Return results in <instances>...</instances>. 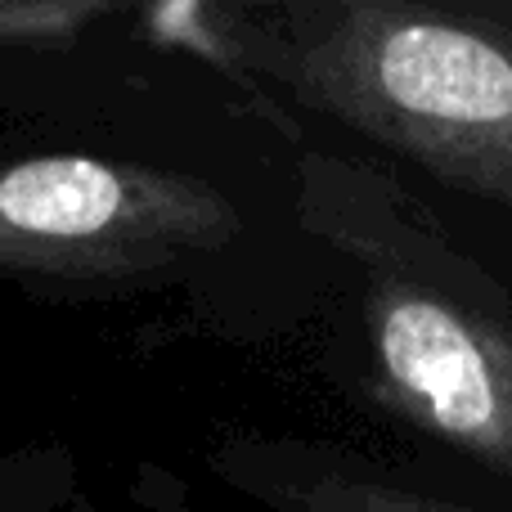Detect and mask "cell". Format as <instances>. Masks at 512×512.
I'll list each match as a JSON object with an SVG mask.
<instances>
[{"mask_svg": "<svg viewBox=\"0 0 512 512\" xmlns=\"http://www.w3.org/2000/svg\"><path fill=\"white\" fill-rule=\"evenodd\" d=\"M153 18L221 68L512 207V27L495 18L409 0L176 5Z\"/></svg>", "mask_w": 512, "mask_h": 512, "instance_id": "obj_1", "label": "cell"}, {"mask_svg": "<svg viewBox=\"0 0 512 512\" xmlns=\"http://www.w3.org/2000/svg\"><path fill=\"white\" fill-rule=\"evenodd\" d=\"M301 216L360 270L369 387L409 427L512 472V315L396 185L301 153Z\"/></svg>", "mask_w": 512, "mask_h": 512, "instance_id": "obj_2", "label": "cell"}, {"mask_svg": "<svg viewBox=\"0 0 512 512\" xmlns=\"http://www.w3.org/2000/svg\"><path fill=\"white\" fill-rule=\"evenodd\" d=\"M239 239V207L194 171L32 153L0 162V279L162 283Z\"/></svg>", "mask_w": 512, "mask_h": 512, "instance_id": "obj_3", "label": "cell"}, {"mask_svg": "<svg viewBox=\"0 0 512 512\" xmlns=\"http://www.w3.org/2000/svg\"><path fill=\"white\" fill-rule=\"evenodd\" d=\"M216 472L274 512H477L382 477L373 463L333 445L234 441L216 450Z\"/></svg>", "mask_w": 512, "mask_h": 512, "instance_id": "obj_4", "label": "cell"}, {"mask_svg": "<svg viewBox=\"0 0 512 512\" xmlns=\"http://www.w3.org/2000/svg\"><path fill=\"white\" fill-rule=\"evenodd\" d=\"M113 14L104 0H0V54L68 50Z\"/></svg>", "mask_w": 512, "mask_h": 512, "instance_id": "obj_5", "label": "cell"}]
</instances>
